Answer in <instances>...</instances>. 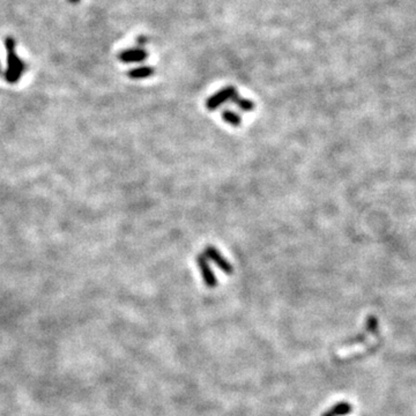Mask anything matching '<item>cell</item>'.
Here are the masks:
<instances>
[{
  "label": "cell",
  "mask_w": 416,
  "mask_h": 416,
  "mask_svg": "<svg viewBox=\"0 0 416 416\" xmlns=\"http://www.w3.org/2000/svg\"><path fill=\"white\" fill-rule=\"evenodd\" d=\"M222 118L227 124L231 125V126H239L242 124V118L239 114H237L231 110H223Z\"/></svg>",
  "instance_id": "obj_8"
},
{
  "label": "cell",
  "mask_w": 416,
  "mask_h": 416,
  "mask_svg": "<svg viewBox=\"0 0 416 416\" xmlns=\"http://www.w3.org/2000/svg\"><path fill=\"white\" fill-rule=\"evenodd\" d=\"M1 73H2V70H1V63H0V76H1Z\"/></svg>",
  "instance_id": "obj_12"
},
{
  "label": "cell",
  "mask_w": 416,
  "mask_h": 416,
  "mask_svg": "<svg viewBox=\"0 0 416 416\" xmlns=\"http://www.w3.org/2000/svg\"><path fill=\"white\" fill-rule=\"evenodd\" d=\"M80 0H70V2H72V4H76V2H79Z\"/></svg>",
  "instance_id": "obj_11"
},
{
  "label": "cell",
  "mask_w": 416,
  "mask_h": 416,
  "mask_svg": "<svg viewBox=\"0 0 416 416\" xmlns=\"http://www.w3.org/2000/svg\"><path fill=\"white\" fill-rule=\"evenodd\" d=\"M202 255L208 260H211L212 263H214L215 265L219 267V269H221L222 272H225L226 274H232V272H234L231 264H230L228 260L221 255V252L216 248H214V246H207Z\"/></svg>",
  "instance_id": "obj_3"
},
{
  "label": "cell",
  "mask_w": 416,
  "mask_h": 416,
  "mask_svg": "<svg viewBox=\"0 0 416 416\" xmlns=\"http://www.w3.org/2000/svg\"><path fill=\"white\" fill-rule=\"evenodd\" d=\"M351 412V406L347 402H339L334 407L330 409L329 412L324 413L321 416H342Z\"/></svg>",
  "instance_id": "obj_7"
},
{
  "label": "cell",
  "mask_w": 416,
  "mask_h": 416,
  "mask_svg": "<svg viewBox=\"0 0 416 416\" xmlns=\"http://www.w3.org/2000/svg\"><path fill=\"white\" fill-rule=\"evenodd\" d=\"M145 42H146V38H144V37H139V38H138V43L143 44Z\"/></svg>",
  "instance_id": "obj_10"
},
{
  "label": "cell",
  "mask_w": 416,
  "mask_h": 416,
  "mask_svg": "<svg viewBox=\"0 0 416 416\" xmlns=\"http://www.w3.org/2000/svg\"><path fill=\"white\" fill-rule=\"evenodd\" d=\"M237 90L235 89L234 87L231 86H228V87H225L222 88V89H220L218 93H215L214 95H212L209 99L207 100V102H206V108H207L208 110L211 111H214L222 106V104H225L230 101V102H232L236 96H237Z\"/></svg>",
  "instance_id": "obj_2"
},
{
  "label": "cell",
  "mask_w": 416,
  "mask_h": 416,
  "mask_svg": "<svg viewBox=\"0 0 416 416\" xmlns=\"http://www.w3.org/2000/svg\"><path fill=\"white\" fill-rule=\"evenodd\" d=\"M15 39L13 37L8 36L6 37L5 39V49L6 53H7V69H6L5 72V79L8 81L9 83H15L21 79L23 72L26 70L25 63L22 62V59L16 55L15 52Z\"/></svg>",
  "instance_id": "obj_1"
},
{
  "label": "cell",
  "mask_w": 416,
  "mask_h": 416,
  "mask_svg": "<svg viewBox=\"0 0 416 416\" xmlns=\"http://www.w3.org/2000/svg\"><path fill=\"white\" fill-rule=\"evenodd\" d=\"M147 52L144 49L135 48V49H127L124 50L123 52L119 53L118 58L123 63H141L147 59Z\"/></svg>",
  "instance_id": "obj_5"
},
{
  "label": "cell",
  "mask_w": 416,
  "mask_h": 416,
  "mask_svg": "<svg viewBox=\"0 0 416 416\" xmlns=\"http://www.w3.org/2000/svg\"><path fill=\"white\" fill-rule=\"evenodd\" d=\"M154 74V69L151 66H140L137 69L131 70L127 73L128 77L131 79H145V77H150Z\"/></svg>",
  "instance_id": "obj_6"
},
{
  "label": "cell",
  "mask_w": 416,
  "mask_h": 416,
  "mask_svg": "<svg viewBox=\"0 0 416 416\" xmlns=\"http://www.w3.org/2000/svg\"><path fill=\"white\" fill-rule=\"evenodd\" d=\"M197 264L205 285L207 286L208 288H214V287L218 285V280H216L215 274L211 268V266H209L208 259L206 258L204 255H199L197 257Z\"/></svg>",
  "instance_id": "obj_4"
},
{
  "label": "cell",
  "mask_w": 416,
  "mask_h": 416,
  "mask_svg": "<svg viewBox=\"0 0 416 416\" xmlns=\"http://www.w3.org/2000/svg\"><path fill=\"white\" fill-rule=\"evenodd\" d=\"M232 103H235L239 109H241L242 111H245V113H250V111H252L253 109H255V103H253L251 100L244 99V97H239L238 95L235 97L234 101H232Z\"/></svg>",
  "instance_id": "obj_9"
}]
</instances>
